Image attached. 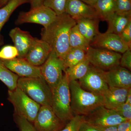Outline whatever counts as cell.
Listing matches in <instances>:
<instances>
[{
	"label": "cell",
	"mask_w": 131,
	"mask_h": 131,
	"mask_svg": "<svg viewBox=\"0 0 131 131\" xmlns=\"http://www.w3.org/2000/svg\"><path fill=\"white\" fill-rule=\"evenodd\" d=\"M76 24V21L66 13L57 16L47 27L42 28L41 39L49 44L52 50L63 60L70 49V31Z\"/></svg>",
	"instance_id": "1"
},
{
	"label": "cell",
	"mask_w": 131,
	"mask_h": 131,
	"mask_svg": "<svg viewBox=\"0 0 131 131\" xmlns=\"http://www.w3.org/2000/svg\"><path fill=\"white\" fill-rule=\"evenodd\" d=\"M69 82L71 107L74 116L88 115L103 106V96L84 90L77 81Z\"/></svg>",
	"instance_id": "2"
},
{
	"label": "cell",
	"mask_w": 131,
	"mask_h": 131,
	"mask_svg": "<svg viewBox=\"0 0 131 131\" xmlns=\"http://www.w3.org/2000/svg\"><path fill=\"white\" fill-rule=\"evenodd\" d=\"M69 83L68 76L64 73L60 82L52 92V108L65 125L74 116L71 107Z\"/></svg>",
	"instance_id": "3"
},
{
	"label": "cell",
	"mask_w": 131,
	"mask_h": 131,
	"mask_svg": "<svg viewBox=\"0 0 131 131\" xmlns=\"http://www.w3.org/2000/svg\"><path fill=\"white\" fill-rule=\"evenodd\" d=\"M17 87L41 106H51L52 92L43 78H19Z\"/></svg>",
	"instance_id": "4"
},
{
	"label": "cell",
	"mask_w": 131,
	"mask_h": 131,
	"mask_svg": "<svg viewBox=\"0 0 131 131\" xmlns=\"http://www.w3.org/2000/svg\"><path fill=\"white\" fill-rule=\"evenodd\" d=\"M8 100L13 105L15 114L22 116L33 124L40 106L17 87L8 91Z\"/></svg>",
	"instance_id": "5"
},
{
	"label": "cell",
	"mask_w": 131,
	"mask_h": 131,
	"mask_svg": "<svg viewBox=\"0 0 131 131\" xmlns=\"http://www.w3.org/2000/svg\"><path fill=\"white\" fill-rule=\"evenodd\" d=\"M86 55L91 65L105 71L119 66L122 56L118 52L91 46L86 51Z\"/></svg>",
	"instance_id": "6"
},
{
	"label": "cell",
	"mask_w": 131,
	"mask_h": 131,
	"mask_svg": "<svg viewBox=\"0 0 131 131\" xmlns=\"http://www.w3.org/2000/svg\"><path fill=\"white\" fill-rule=\"evenodd\" d=\"M40 67L42 77L52 92L63 76V60L59 57L55 52L51 50L47 60Z\"/></svg>",
	"instance_id": "7"
},
{
	"label": "cell",
	"mask_w": 131,
	"mask_h": 131,
	"mask_svg": "<svg viewBox=\"0 0 131 131\" xmlns=\"http://www.w3.org/2000/svg\"><path fill=\"white\" fill-rule=\"evenodd\" d=\"M105 73V71L90 64L87 74L78 81L84 90L103 96L109 88L106 82Z\"/></svg>",
	"instance_id": "8"
},
{
	"label": "cell",
	"mask_w": 131,
	"mask_h": 131,
	"mask_svg": "<svg viewBox=\"0 0 131 131\" xmlns=\"http://www.w3.org/2000/svg\"><path fill=\"white\" fill-rule=\"evenodd\" d=\"M83 117L85 121L100 129L108 127L117 126L126 120L115 110L108 109L103 106L99 107Z\"/></svg>",
	"instance_id": "9"
},
{
	"label": "cell",
	"mask_w": 131,
	"mask_h": 131,
	"mask_svg": "<svg viewBox=\"0 0 131 131\" xmlns=\"http://www.w3.org/2000/svg\"><path fill=\"white\" fill-rule=\"evenodd\" d=\"M57 16L53 10L43 5L32 8L28 12H20L15 24L33 23L42 25L45 28L55 20Z\"/></svg>",
	"instance_id": "10"
},
{
	"label": "cell",
	"mask_w": 131,
	"mask_h": 131,
	"mask_svg": "<svg viewBox=\"0 0 131 131\" xmlns=\"http://www.w3.org/2000/svg\"><path fill=\"white\" fill-rule=\"evenodd\" d=\"M33 125L37 131H58L66 125L47 105L40 106Z\"/></svg>",
	"instance_id": "11"
},
{
	"label": "cell",
	"mask_w": 131,
	"mask_h": 131,
	"mask_svg": "<svg viewBox=\"0 0 131 131\" xmlns=\"http://www.w3.org/2000/svg\"><path fill=\"white\" fill-rule=\"evenodd\" d=\"M90 46L124 53L129 49L118 35L111 33H100L90 43Z\"/></svg>",
	"instance_id": "12"
},
{
	"label": "cell",
	"mask_w": 131,
	"mask_h": 131,
	"mask_svg": "<svg viewBox=\"0 0 131 131\" xmlns=\"http://www.w3.org/2000/svg\"><path fill=\"white\" fill-rule=\"evenodd\" d=\"M1 61L8 69L18 76L21 77L43 78L40 71V67L32 65L25 58L17 57L12 60Z\"/></svg>",
	"instance_id": "13"
},
{
	"label": "cell",
	"mask_w": 131,
	"mask_h": 131,
	"mask_svg": "<svg viewBox=\"0 0 131 131\" xmlns=\"http://www.w3.org/2000/svg\"><path fill=\"white\" fill-rule=\"evenodd\" d=\"M51 50L47 42L34 38L32 44L24 58L32 65L40 67L47 60Z\"/></svg>",
	"instance_id": "14"
},
{
	"label": "cell",
	"mask_w": 131,
	"mask_h": 131,
	"mask_svg": "<svg viewBox=\"0 0 131 131\" xmlns=\"http://www.w3.org/2000/svg\"><path fill=\"white\" fill-rule=\"evenodd\" d=\"M65 13L76 21L83 19H100L94 7L80 0H68Z\"/></svg>",
	"instance_id": "15"
},
{
	"label": "cell",
	"mask_w": 131,
	"mask_h": 131,
	"mask_svg": "<svg viewBox=\"0 0 131 131\" xmlns=\"http://www.w3.org/2000/svg\"><path fill=\"white\" fill-rule=\"evenodd\" d=\"M105 78L108 87L120 88H131L130 71L119 65L105 71Z\"/></svg>",
	"instance_id": "16"
},
{
	"label": "cell",
	"mask_w": 131,
	"mask_h": 131,
	"mask_svg": "<svg viewBox=\"0 0 131 131\" xmlns=\"http://www.w3.org/2000/svg\"><path fill=\"white\" fill-rule=\"evenodd\" d=\"M9 35L18 50V57L25 58L32 44L34 38L28 31L22 30L18 27L12 29Z\"/></svg>",
	"instance_id": "17"
},
{
	"label": "cell",
	"mask_w": 131,
	"mask_h": 131,
	"mask_svg": "<svg viewBox=\"0 0 131 131\" xmlns=\"http://www.w3.org/2000/svg\"><path fill=\"white\" fill-rule=\"evenodd\" d=\"M129 89L109 87L103 96V106L108 109H116L125 102Z\"/></svg>",
	"instance_id": "18"
},
{
	"label": "cell",
	"mask_w": 131,
	"mask_h": 131,
	"mask_svg": "<svg viewBox=\"0 0 131 131\" xmlns=\"http://www.w3.org/2000/svg\"><path fill=\"white\" fill-rule=\"evenodd\" d=\"M98 20L87 18L76 21L78 30L90 43L100 33L98 29Z\"/></svg>",
	"instance_id": "19"
},
{
	"label": "cell",
	"mask_w": 131,
	"mask_h": 131,
	"mask_svg": "<svg viewBox=\"0 0 131 131\" xmlns=\"http://www.w3.org/2000/svg\"><path fill=\"white\" fill-rule=\"evenodd\" d=\"M27 3H29V0H9L0 8V47L4 44V38L1 34L2 27L17 8Z\"/></svg>",
	"instance_id": "20"
},
{
	"label": "cell",
	"mask_w": 131,
	"mask_h": 131,
	"mask_svg": "<svg viewBox=\"0 0 131 131\" xmlns=\"http://www.w3.org/2000/svg\"><path fill=\"white\" fill-rule=\"evenodd\" d=\"M108 27L106 32L119 35L130 21L131 15H123L114 13L106 20Z\"/></svg>",
	"instance_id": "21"
},
{
	"label": "cell",
	"mask_w": 131,
	"mask_h": 131,
	"mask_svg": "<svg viewBox=\"0 0 131 131\" xmlns=\"http://www.w3.org/2000/svg\"><path fill=\"white\" fill-rule=\"evenodd\" d=\"M90 63L87 57L80 63L71 68H67L64 73L68 76L69 81H77L83 78L88 71Z\"/></svg>",
	"instance_id": "22"
},
{
	"label": "cell",
	"mask_w": 131,
	"mask_h": 131,
	"mask_svg": "<svg viewBox=\"0 0 131 131\" xmlns=\"http://www.w3.org/2000/svg\"><path fill=\"white\" fill-rule=\"evenodd\" d=\"M93 7L99 19L103 20L106 21L115 13L114 0H98Z\"/></svg>",
	"instance_id": "23"
},
{
	"label": "cell",
	"mask_w": 131,
	"mask_h": 131,
	"mask_svg": "<svg viewBox=\"0 0 131 131\" xmlns=\"http://www.w3.org/2000/svg\"><path fill=\"white\" fill-rule=\"evenodd\" d=\"M86 58V52L83 50L79 48L70 47L63 60L64 71L67 68L80 63Z\"/></svg>",
	"instance_id": "24"
},
{
	"label": "cell",
	"mask_w": 131,
	"mask_h": 131,
	"mask_svg": "<svg viewBox=\"0 0 131 131\" xmlns=\"http://www.w3.org/2000/svg\"><path fill=\"white\" fill-rule=\"evenodd\" d=\"M90 43L80 33L77 24L72 27L69 35L70 48H79L86 52L90 46Z\"/></svg>",
	"instance_id": "25"
},
{
	"label": "cell",
	"mask_w": 131,
	"mask_h": 131,
	"mask_svg": "<svg viewBox=\"0 0 131 131\" xmlns=\"http://www.w3.org/2000/svg\"><path fill=\"white\" fill-rule=\"evenodd\" d=\"M19 77L18 75L9 70L0 60V80L8 88L13 90L17 87Z\"/></svg>",
	"instance_id": "26"
},
{
	"label": "cell",
	"mask_w": 131,
	"mask_h": 131,
	"mask_svg": "<svg viewBox=\"0 0 131 131\" xmlns=\"http://www.w3.org/2000/svg\"><path fill=\"white\" fill-rule=\"evenodd\" d=\"M68 0H44L43 5L50 8L57 16L65 13V7Z\"/></svg>",
	"instance_id": "27"
},
{
	"label": "cell",
	"mask_w": 131,
	"mask_h": 131,
	"mask_svg": "<svg viewBox=\"0 0 131 131\" xmlns=\"http://www.w3.org/2000/svg\"><path fill=\"white\" fill-rule=\"evenodd\" d=\"M18 56V50L14 46L6 45L0 50V60H12Z\"/></svg>",
	"instance_id": "28"
},
{
	"label": "cell",
	"mask_w": 131,
	"mask_h": 131,
	"mask_svg": "<svg viewBox=\"0 0 131 131\" xmlns=\"http://www.w3.org/2000/svg\"><path fill=\"white\" fill-rule=\"evenodd\" d=\"M114 1L116 13L131 15V0H114Z\"/></svg>",
	"instance_id": "29"
},
{
	"label": "cell",
	"mask_w": 131,
	"mask_h": 131,
	"mask_svg": "<svg viewBox=\"0 0 131 131\" xmlns=\"http://www.w3.org/2000/svg\"><path fill=\"white\" fill-rule=\"evenodd\" d=\"M14 118L20 131H37L33 124L24 117L14 114Z\"/></svg>",
	"instance_id": "30"
},
{
	"label": "cell",
	"mask_w": 131,
	"mask_h": 131,
	"mask_svg": "<svg viewBox=\"0 0 131 131\" xmlns=\"http://www.w3.org/2000/svg\"><path fill=\"white\" fill-rule=\"evenodd\" d=\"M84 119L83 116L75 115L62 129L58 131H78L79 127Z\"/></svg>",
	"instance_id": "31"
},
{
	"label": "cell",
	"mask_w": 131,
	"mask_h": 131,
	"mask_svg": "<svg viewBox=\"0 0 131 131\" xmlns=\"http://www.w3.org/2000/svg\"><path fill=\"white\" fill-rule=\"evenodd\" d=\"M122 41L131 49V21L119 34Z\"/></svg>",
	"instance_id": "32"
},
{
	"label": "cell",
	"mask_w": 131,
	"mask_h": 131,
	"mask_svg": "<svg viewBox=\"0 0 131 131\" xmlns=\"http://www.w3.org/2000/svg\"><path fill=\"white\" fill-rule=\"evenodd\" d=\"M123 54L120 60L119 65L131 71V49H128Z\"/></svg>",
	"instance_id": "33"
},
{
	"label": "cell",
	"mask_w": 131,
	"mask_h": 131,
	"mask_svg": "<svg viewBox=\"0 0 131 131\" xmlns=\"http://www.w3.org/2000/svg\"><path fill=\"white\" fill-rule=\"evenodd\" d=\"M78 131H102V130L94 126L88 122L85 121L83 119V121L79 127Z\"/></svg>",
	"instance_id": "34"
},
{
	"label": "cell",
	"mask_w": 131,
	"mask_h": 131,
	"mask_svg": "<svg viewBox=\"0 0 131 131\" xmlns=\"http://www.w3.org/2000/svg\"><path fill=\"white\" fill-rule=\"evenodd\" d=\"M117 131H131V121L125 120L117 126Z\"/></svg>",
	"instance_id": "35"
},
{
	"label": "cell",
	"mask_w": 131,
	"mask_h": 131,
	"mask_svg": "<svg viewBox=\"0 0 131 131\" xmlns=\"http://www.w3.org/2000/svg\"><path fill=\"white\" fill-rule=\"evenodd\" d=\"M29 1L32 9L43 5L44 0H29Z\"/></svg>",
	"instance_id": "36"
},
{
	"label": "cell",
	"mask_w": 131,
	"mask_h": 131,
	"mask_svg": "<svg viewBox=\"0 0 131 131\" xmlns=\"http://www.w3.org/2000/svg\"><path fill=\"white\" fill-rule=\"evenodd\" d=\"M80 1L86 3L87 5H89L93 7L94 5H95L98 0H80Z\"/></svg>",
	"instance_id": "37"
},
{
	"label": "cell",
	"mask_w": 131,
	"mask_h": 131,
	"mask_svg": "<svg viewBox=\"0 0 131 131\" xmlns=\"http://www.w3.org/2000/svg\"><path fill=\"white\" fill-rule=\"evenodd\" d=\"M125 102L131 105V88L128 90Z\"/></svg>",
	"instance_id": "38"
},
{
	"label": "cell",
	"mask_w": 131,
	"mask_h": 131,
	"mask_svg": "<svg viewBox=\"0 0 131 131\" xmlns=\"http://www.w3.org/2000/svg\"><path fill=\"white\" fill-rule=\"evenodd\" d=\"M102 131H117V126L108 127L101 129Z\"/></svg>",
	"instance_id": "39"
},
{
	"label": "cell",
	"mask_w": 131,
	"mask_h": 131,
	"mask_svg": "<svg viewBox=\"0 0 131 131\" xmlns=\"http://www.w3.org/2000/svg\"><path fill=\"white\" fill-rule=\"evenodd\" d=\"M9 0H0V8L6 5Z\"/></svg>",
	"instance_id": "40"
}]
</instances>
